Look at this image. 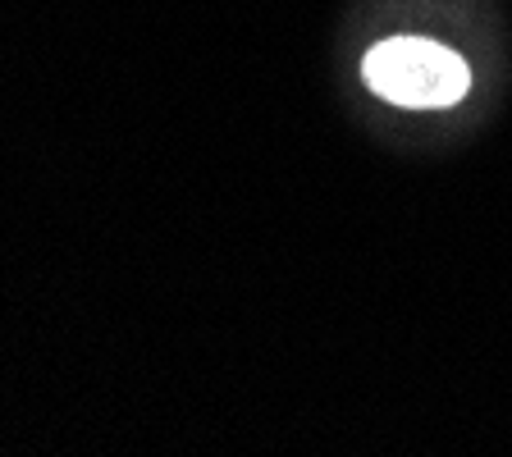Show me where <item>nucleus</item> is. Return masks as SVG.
<instances>
[{"mask_svg": "<svg viewBox=\"0 0 512 457\" xmlns=\"http://www.w3.org/2000/svg\"><path fill=\"white\" fill-rule=\"evenodd\" d=\"M366 87L407 110H444L471 92V69L458 51L426 37H389L362 60Z\"/></svg>", "mask_w": 512, "mask_h": 457, "instance_id": "f257e3e1", "label": "nucleus"}]
</instances>
